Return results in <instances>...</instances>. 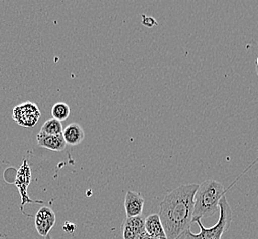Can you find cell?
<instances>
[{"instance_id":"6da1fadb","label":"cell","mask_w":258,"mask_h":239,"mask_svg":"<svg viewBox=\"0 0 258 239\" xmlns=\"http://www.w3.org/2000/svg\"><path fill=\"white\" fill-rule=\"evenodd\" d=\"M198 188L197 183L183 184L167 193L161 202L158 215L166 238L179 239L190 227Z\"/></svg>"},{"instance_id":"7a4b0ae2","label":"cell","mask_w":258,"mask_h":239,"mask_svg":"<svg viewBox=\"0 0 258 239\" xmlns=\"http://www.w3.org/2000/svg\"><path fill=\"white\" fill-rule=\"evenodd\" d=\"M225 194L224 186L215 180H207L199 184L194 197L193 220L212 217L217 214L219 203Z\"/></svg>"},{"instance_id":"3957f363","label":"cell","mask_w":258,"mask_h":239,"mask_svg":"<svg viewBox=\"0 0 258 239\" xmlns=\"http://www.w3.org/2000/svg\"><path fill=\"white\" fill-rule=\"evenodd\" d=\"M220 218L217 224L211 228H205L202 223V219L193 220L192 223H196L201 229L199 234H194L190 229L186 230L179 239H222L223 234L229 230L232 221V209L228 203L226 194L221 199L219 203Z\"/></svg>"},{"instance_id":"277c9868","label":"cell","mask_w":258,"mask_h":239,"mask_svg":"<svg viewBox=\"0 0 258 239\" xmlns=\"http://www.w3.org/2000/svg\"><path fill=\"white\" fill-rule=\"evenodd\" d=\"M41 117V111L35 103L27 101L16 106L12 110V118L22 127H33Z\"/></svg>"},{"instance_id":"5b68a950","label":"cell","mask_w":258,"mask_h":239,"mask_svg":"<svg viewBox=\"0 0 258 239\" xmlns=\"http://www.w3.org/2000/svg\"><path fill=\"white\" fill-rule=\"evenodd\" d=\"M56 222V215L52 209L48 206H41L34 217V224L38 234L46 236L54 226Z\"/></svg>"},{"instance_id":"8992f818","label":"cell","mask_w":258,"mask_h":239,"mask_svg":"<svg viewBox=\"0 0 258 239\" xmlns=\"http://www.w3.org/2000/svg\"><path fill=\"white\" fill-rule=\"evenodd\" d=\"M123 239H142L145 234V218L141 216L127 217L121 226Z\"/></svg>"},{"instance_id":"52a82bcc","label":"cell","mask_w":258,"mask_h":239,"mask_svg":"<svg viewBox=\"0 0 258 239\" xmlns=\"http://www.w3.org/2000/svg\"><path fill=\"white\" fill-rule=\"evenodd\" d=\"M145 205V199L140 194L134 191H129L126 193L124 207L127 217H136L141 216Z\"/></svg>"},{"instance_id":"ba28073f","label":"cell","mask_w":258,"mask_h":239,"mask_svg":"<svg viewBox=\"0 0 258 239\" xmlns=\"http://www.w3.org/2000/svg\"><path fill=\"white\" fill-rule=\"evenodd\" d=\"M37 144L41 147L57 152L63 151L67 147V143L63 139L62 135H46L41 132L37 135Z\"/></svg>"},{"instance_id":"9c48e42d","label":"cell","mask_w":258,"mask_h":239,"mask_svg":"<svg viewBox=\"0 0 258 239\" xmlns=\"http://www.w3.org/2000/svg\"><path fill=\"white\" fill-rule=\"evenodd\" d=\"M62 137L67 145L78 146L85 139V132L80 125L77 123H73L62 130Z\"/></svg>"},{"instance_id":"30bf717a","label":"cell","mask_w":258,"mask_h":239,"mask_svg":"<svg viewBox=\"0 0 258 239\" xmlns=\"http://www.w3.org/2000/svg\"><path fill=\"white\" fill-rule=\"evenodd\" d=\"M145 227L146 234H149L151 236L167 239L158 214L154 213V214H151L149 216H147L145 219Z\"/></svg>"},{"instance_id":"8fae6325","label":"cell","mask_w":258,"mask_h":239,"mask_svg":"<svg viewBox=\"0 0 258 239\" xmlns=\"http://www.w3.org/2000/svg\"><path fill=\"white\" fill-rule=\"evenodd\" d=\"M62 123L53 118L47 119L41 128V133L51 135H62Z\"/></svg>"},{"instance_id":"7c38bea8","label":"cell","mask_w":258,"mask_h":239,"mask_svg":"<svg viewBox=\"0 0 258 239\" xmlns=\"http://www.w3.org/2000/svg\"><path fill=\"white\" fill-rule=\"evenodd\" d=\"M70 112H71L70 107L64 102H57L52 107V117H53V119H56L59 122L68 119Z\"/></svg>"},{"instance_id":"4fadbf2b","label":"cell","mask_w":258,"mask_h":239,"mask_svg":"<svg viewBox=\"0 0 258 239\" xmlns=\"http://www.w3.org/2000/svg\"><path fill=\"white\" fill-rule=\"evenodd\" d=\"M143 24L145 26L154 27L157 25V22L155 21V18L149 17V16L143 15Z\"/></svg>"},{"instance_id":"5bb4252c","label":"cell","mask_w":258,"mask_h":239,"mask_svg":"<svg viewBox=\"0 0 258 239\" xmlns=\"http://www.w3.org/2000/svg\"><path fill=\"white\" fill-rule=\"evenodd\" d=\"M62 229L68 233V234H73L75 231H76V229H77V226H76V224H73V223H70V222H67L66 224H63V226H62Z\"/></svg>"},{"instance_id":"9a60e30c","label":"cell","mask_w":258,"mask_h":239,"mask_svg":"<svg viewBox=\"0 0 258 239\" xmlns=\"http://www.w3.org/2000/svg\"><path fill=\"white\" fill-rule=\"evenodd\" d=\"M142 239H164V238H158V237H155V236H151L149 234H145V236Z\"/></svg>"},{"instance_id":"2e32d148","label":"cell","mask_w":258,"mask_h":239,"mask_svg":"<svg viewBox=\"0 0 258 239\" xmlns=\"http://www.w3.org/2000/svg\"><path fill=\"white\" fill-rule=\"evenodd\" d=\"M45 239H52V237H51V236H50V235H49V234H48V235H46V236H45Z\"/></svg>"},{"instance_id":"e0dca14e","label":"cell","mask_w":258,"mask_h":239,"mask_svg":"<svg viewBox=\"0 0 258 239\" xmlns=\"http://www.w3.org/2000/svg\"><path fill=\"white\" fill-rule=\"evenodd\" d=\"M256 68H258V57L257 59H256Z\"/></svg>"},{"instance_id":"ac0fdd59","label":"cell","mask_w":258,"mask_h":239,"mask_svg":"<svg viewBox=\"0 0 258 239\" xmlns=\"http://www.w3.org/2000/svg\"><path fill=\"white\" fill-rule=\"evenodd\" d=\"M256 72H257V76H258V68H256Z\"/></svg>"}]
</instances>
